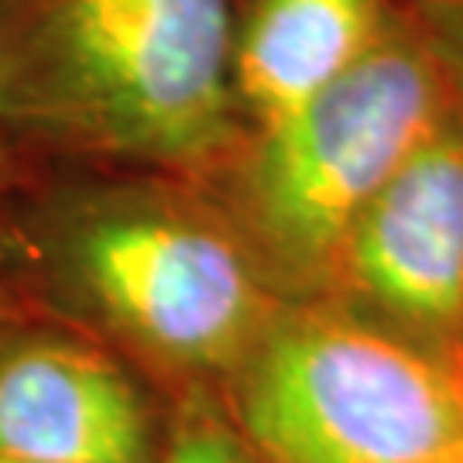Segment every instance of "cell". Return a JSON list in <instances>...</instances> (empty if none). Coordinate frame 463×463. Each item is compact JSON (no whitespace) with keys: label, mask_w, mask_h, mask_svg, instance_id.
<instances>
[{"label":"cell","mask_w":463,"mask_h":463,"mask_svg":"<svg viewBox=\"0 0 463 463\" xmlns=\"http://www.w3.org/2000/svg\"><path fill=\"white\" fill-rule=\"evenodd\" d=\"M244 0H0V117L14 145L213 183L244 141Z\"/></svg>","instance_id":"1"},{"label":"cell","mask_w":463,"mask_h":463,"mask_svg":"<svg viewBox=\"0 0 463 463\" xmlns=\"http://www.w3.org/2000/svg\"><path fill=\"white\" fill-rule=\"evenodd\" d=\"M32 254L107 347L185 392L231 381L285 306L220 199L168 175L62 196Z\"/></svg>","instance_id":"2"},{"label":"cell","mask_w":463,"mask_h":463,"mask_svg":"<svg viewBox=\"0 0 463 463\" xmlns=\"http://www.w3.org/2000/svg\"><path fill=\"white\" fill-rule=\"evenodd\" d=\"M457 107L443 62L392 4L378 45L296 117L244 134L206 189L281 302H326L367 203Z\"/></svg>","instance_id":"3"},{"label":"cell","mask_w":463,"mask_h":463,"mask_svg":"<svg viewBox=\"0 0 463 463\" xmlns=\"http://www.w3.org/2000/svg\"><path fill=\"white\" fill-rule=\"evenodd\" d=\"M227 384L254 463H447L463 443V357L336 302H285Z\"/></svg>","instance_id":"4"},{"label":"cell","mask_w":463,"mask_h":463,"mask_svg":"<svg viewBox=\"0 0 463 463\" xmlns=\"http://www.w3.org/2000/svg\"><path fill=\"white\" fill-rule=\"evenodd\" d=\"M326 302L439 361L463 357V103L367 203Z\"/></svg>","instance_id":"5"},{"label":"cell","mask_w":463,"mask_h":463,"mask_svg":"<svg viewBox=\"0 0 463 463\" xmlns=\"http://www.w3.org/2000/svg\"><path fill=\"white\" fill-rule=\"evenodd\" d=\"M148 392L103 340L0 326V457L14 463H155Z\"/></svg>","instance_id":"6"},{"label":"cell","mask_w":463,"mask_h":463,"mask_svg":"<svg viewBox=\"0 0 463 463\" xmlns=\"http://www.w3.org/2000/svg\"><path fill=\"white\" fill-rule=\"evenodd\" d=\"M392 0H244L233 97L244 131L296 117L381 42Z\"/></svg>","instance_id":"7"},{"label":"cell","mask_w":463,"mask_h":463,"mask_svg":"<svg viewBox=\"0 0 463 463\" xmlns=\"http://www.w3.org/2000/svg\"><path fill=\"white\" fill-rule=\"evenodd\" d=\"M155 463H254V457L231 419L216 412L203 392H185Z\"/></svg>","instance_id":"8"},{"label":"cell","mask_w":463,"mask_h":463,"mask_svg":"<svg viewBox=\"0 0 463 463\" xmlns=\"http://www.w3.org/2000/svg\"><path fill=\"white\" fill-rule=\"evenodd\" d=\"M392 4L443 62L463 103V0H392Z\"/></svg>","instance_id":"9"},{"label":"cell","mask_w":463,"mask_h":463,"mask_svg":"<svg viewBox=\"0 0 463 463\" xmlns=\"http://www.w3.org/2000/svg\"><path fill=\"white\" fill-rule=\"evenodd\" d=\"M14 137L7 134V124H4V117H0V210H4V203L7 196L14 193L17 185V162H14Z\"/></svg>","instance_id":"10"},{"label":"cell","mask_w":463,"mask_h":463,"mask_svg":"<svg viewBox=\"0 0 463 463\" xmlns=\"http://www.w3.org/2000/svg\"><path fill=\"white\" fill-rule=\"evenodd\" d=\"M447 463H463V443H460V447H457V449H453V453H449Z\"/></svg>","instance_id":"11"},{"label":"cell","mask_w":463,"mask_h":463,"mask_svg":"<svg viewBox=\"0 0 463 463\" xmlns=\"http://www.w3.org/2000/svg\"><path fill=\"white\" fill-rule=\"evenodd\" d=\"M0 463H14V460H4V457H0Z\"/></svg>","instance_id":"12"}]
</instances>
